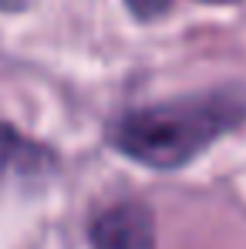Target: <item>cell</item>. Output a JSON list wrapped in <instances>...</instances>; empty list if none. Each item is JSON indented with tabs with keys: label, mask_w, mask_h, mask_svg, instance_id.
I'll list each match as a JSON object with an SVG mask.
<instances>
[{
	"label": "cell",
	"mask_w": 246,
	"mask_h": 249,
	"mask_svg": "<svg viewBox=\"0 0 246 249\" xmlns=\"http://www.w3.org/2000/svg\"><path fill=\"white\" fill-rule=\"evenodd\" d=\"M246 122V84L135 108L108 128L112 148L149 168H182L216 138Z\"/></svg>",
	"instance_id": "6da1fadb"
},
{
	"label": "cell",
	"mask_w": 246,
	"mask_h": 249,
	"mask_svg": "<svg viewBox=\"0 0 246 249\" xmlns=\"http://www.w3.org/2000/svg\"><path fill=\"white\" fill-rule=\"evenodd\" d=\"M27 152H31V145H27L10 124L0 122V178L7 175V168H10V165H17Z\"/></svg>",
	"instance_id": "3957f363"
},
{
	"label": "cell",
	"mask_w": 246,
	"mask_h": 249,
	"mask_svg": "<svg viewBox=\"0 0 246 249\" xmlns=\"http://www.w3.org/2000/svg\"><path fill=\"white\" fill-rule=\"evenodd\" d=\"M125 7H128L132 17H138V20H155V17L169 14L172 0H125Z\"/></svg>",
	"instance_id": "277c9868"
},
{
	"label": "cell",
	"mask_w": 246,
	"mask_h": 249,
	"mask_svg": "<svg viewBox=\"0 0 246 249\" xmlns=\"http://www.w3.org/2000/svg\"><path fill=\"white\" fill-rule=\"evenodd\" d=\"M88 239L91 249H152L155 219L142 202H118L95 215Z\"/></svg>",
	"instance_id": "7a4b0ae2"
},
{
	"label": "cell",
	"mask_w": 246,
	"mask_h": 249,
	"mask_svg": "<svg viewBox=\"0 0 246 249\" xmlns=\"http://www.w3.org/2000/svg\"><path fill=\"white\" fill-rule=\"evenodd\" d=\"M203 3H240V0H203Z\"/></svg>",
	"instance_id": "5b68a950"
}]
</instances>
